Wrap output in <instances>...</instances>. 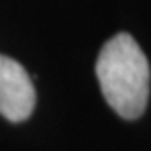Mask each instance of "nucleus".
<instances>
[{
  "instance_id": "obj_1",
  "label": "nucleus",
  "mask_w": 151,
  "mask_h": 151,
  "mask_svg": "<svg viewBox=\"0 0 151 151\" xmlns=\"http://www.w3.org/2000/svg\"><path fill=\"white\" fill-rule=\"evenodd\" d=\"M95 71L106 102L118 116L135 120L146 111L149 62L129 33H118L102 46Z\"/></svg>"
},
{
  "instance_id": "obj_2",
  "label": "nucleus",
  "mask_w": 151,
  "mask_h": 151,
  "mask_svg": "<svg viewBox=\"0 0 151 151\" xmlns=\"http://www.w3.org/2000/svg\"><path fill=\"white\" fill-rule=\"evenodd\" d=\"M37 93L22 64L0 55V115L9 122H22L35 109Z\"/></svg>"
}]
</instances>
